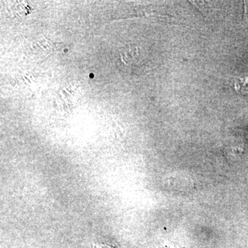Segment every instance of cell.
<instances>
[{
	"instance_id": "6da1fadb",
	"label": "cell",
	"mask_w": 248,
	"mask_h": 248,
	"mask_svg": "<svg viewBox=\"0 0 248 248\" xmlns=\"http://www.w3.org/2000/svg\"><path fill=\"white\" fill-rule=\"evenodd\" d=\"M235 91L243 95H248V74L236 78L234 79Z\"/></svg>"
},
{
	"instance_id": "7a4b0ae2",
	"label": "cell",
	"mask_w": 248,
	"mask_h": 248,
	"mask_svg": "<svg viewBox=\"0 0 248 248\" xmlns=\"http://www.w3.org/2000/svg\"><path fill=\"white\" fill-rule=\"evenodd\" d=\"M168 248H182L179 247V246H175V245H172V246H171V245L169 244V247H168Z\"/></svg>"
}]
</instances>
